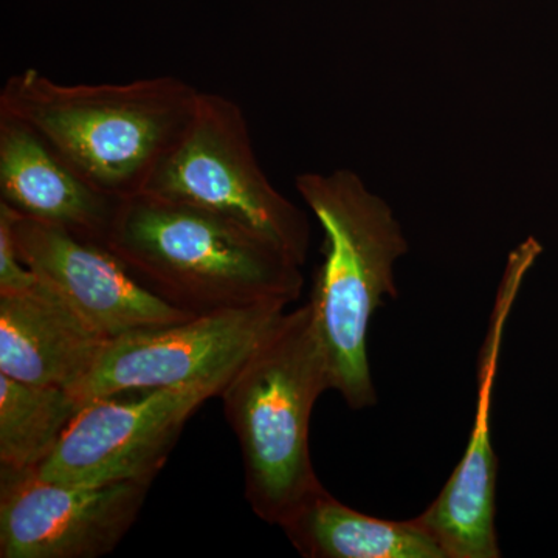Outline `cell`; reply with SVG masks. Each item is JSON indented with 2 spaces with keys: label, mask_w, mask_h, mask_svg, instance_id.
I'll return each instance as SVG.
<instances>
[{
  "label": "cell",
  "mask_w": 558,
  "mask_h": 558,
  "mask_svg": "<svg viewBox=\"0 0 558 558\" xmlns=\"http://www.w3.org/2000/svg\"><path fill=\"white\" fill-rule=\"evenodd\" d=\"M199 92L178 76L124 84H62L36 69L0 90V113L22 121L102 193L128 199L189 126Z\"/></svg>",
  "instance_id": "obj_1"
},
{
  "label": "cell",
  "mask_w": 558,
  "mask_h": 558,
  "mask_svg": "<svg viewBox=\"0 0 558 558\" xmlns=\"http://www.w3.org/2000/svg\"><path fill=\"white\" fill-rule=\"evenodd\" d=\"M105 247L135 278L193 315L293 303L301 266L284 250L215 213L140 193L121 199Z\"/></svg>",
  "instance_id": "obj_2"
},
{
  "label": "cell",
  "mask_w": 558,
  "mask_h": 558,
  "mask_svg": "<svg viewBox=\"0 0 558 558\" xmlns=\"http://www.w3.org/2000/svg\"><path fill=\"white\" fill-rule=\"evenodd\" d=\"M332 389L312 304L286 314L220 391L240 444L245 498L256 517L281 526L323 490L310 449L312 411Z\"/></svg>",
  "instance_id": "obj_3"
},
{
  "label": "cell",
  "mask_w": 558,
  "mask_h": 558,
  "mask_svg": "<svg viewBox=\"0 0 558 558\" xmlns=\"http://www.w3.org/2000/svg\"><path fill=\"white\" fill-rule=\"evenodd\" d=\"M326 236L325 263L315 278L312 310L330 385L352 410L376 403L368 330L385 296H398L395 264L409 250L387 202L369 193L354 172H306L295 180Z\"/></svg>",
  "instance_id": "obj_4"
},
{
  "label": "cell",
  "mask_w": 558,
  "mask_h": 558,
  "mask_svg": "<svg viewBox=\"0 0 558 558\" xmlns=\"http://www.w3.org/2000/svg\"><path fill=\"white\" fill-rule=\"evenodd\" d=\"M143 193L233 220L306 263L310 220L260 170L244 110L223 95L199 92L189 126Z\"/></svg>",
  "instance_id": "obj_5"
},
{
  "label": "cell",
  "mask_w": 558,
  "mask_h": 558,
  "mask_svg": "<svg viewBox=\"0 0 558 558\" xmlns=\"http://www.w3.org/2000/svg\"><path fill=\"white\" fill-rule=\"evenodd\" d=\"M284 315V304H258L113 337L89 373L69 391L84 403L120 392L205 384L226 387Z\"/></svg>",
  "instance_id": "obj_6"
},
{
  "label": "cell",
  "mask_w": 558,
  "mask_h": 558,
  "mask_svg": "<svg viewBox=\"0 0 558 558\" xmlns=\"http://www.w3.org/2000/svg\"><path fill=\"white\" fill-rule=\"evenodd\" d=\"M222 389L189 385L84 402L57 449L33 472L40 480L80 487L156 481L186 422Z\"/></svg>",
  "instance_id": "obj_7"
},
{
  "label": "cell",
  "mask_w": 558,
  "mask_h": 558,
  "mask_svg": "<svg viewBox=\"0 0 558 558\" xmlns=\"http://www.w3.org/2000/svg\"><path fill=\"white\" fill-rule=\"evenodd\" d=\"M153 480L80 487L0 469V557L97 558L126 537Z\"/></svg>",
  "instance_id": "obj_8"
},
{
  "label": "cell",
  "mask_w": 558,
  "mask_h": 558,
  "mask_svg": "<svg viewBox=\"0 0 558 558\" xmlns=\"http://www.w3.org/2000/svg\"><path fill=\"white\" fill-rule=\"evenodd\" d=\"M542 245L529 238L510 253L478 362V399L464 457L425 512L414 517L433 535L447 558H498V459L492 446L490 411L506 323L523 279Z\"/></svg>",
  "instance_id": "obj_9"
},
{
  "label": "cell",
  "mask_w": 558,
  "mask_h": 558,
  "mask_svg": "<svg viewBox=\"0 0 558 558\" xmlns=\"http://www.w3.org/2000/svg\"><path fill=\"white\" fill-rule=\"evenodd\" d=\"M13 234L40 284L105 339L194 317L143 286L105 245L17 213Z\"/></svg>",
  "instance_id": "obj_10"
},
{
  "label": "cell",
  "mask_w": 558,
  "mask_h": 558,
  "mask_svg": "<svg viewBox=\"0 0 558 558\" xmlns=\"http://www.w3.org/2000/svg\"><path fill=\"white\" fill-rule=\"evenodd\" d=\"M120 201L87 182L38 132L0 113V204L105 245Z\"/></svg>",
  "instance_id": "obj_11"
},
{
  "label": "cell",
  "mask_w": 558,
  "mask_h": 558,
  "mask_svg": "<svg viewBox=\"0 0 558 558\" xmlns=\"http://www.w3.org/2000/svg\"><path fill=\"white\" fill-rule=\"evenodd\" d=\"M106 341L40 282L0 293V373L11 379L72 389Z\"/></svg>",
  "instance_id": "obj_12"
},
{
  "label": "cell",
  "mask_w": 558,
  "mask_h": 558,
  "mask_svg": "<svg viewBox=\"0 0 558 558\" xmlns=\"http://www.w3.org/2000/svg\"><path fill=\"white\" fill-rule=\"evenodd\" d=\"M306 558H447L416 520L389 521L344 506L326 488L279 526Z\"/></svg>",
  "instance_id": "obj_13"
},
{
  "label": "cell",
  "mask_w": 558,
  "mask_h": 558,
  "mask_svg": "<svg viewBox=\"0 0 558 558\" xmlns=\"http://www.w3.org/2000/svg\"><path fill=\"white\" fill-rule=\"evenodd\" d=\"M83 407L69 389L0 373V469H38Z\"/></svg>",
  "instance_id": "obj_14"
},
{
  "label": "cell",
  "mask_w": 558,
  "mask_h": 558,
  "mask_svg": "<svg viewBox=\"0 0 558 558\" xmlns=\"http://www.w3.org/2000/svg\"><path fill=\"white\" fill-rule=\"evenodd\" d=\"M14 211L5 204H0V293H20L39 284L20 252L13 234Z\"/></svg>",
  "instance_id": "obj_15"
}]
</instances>
